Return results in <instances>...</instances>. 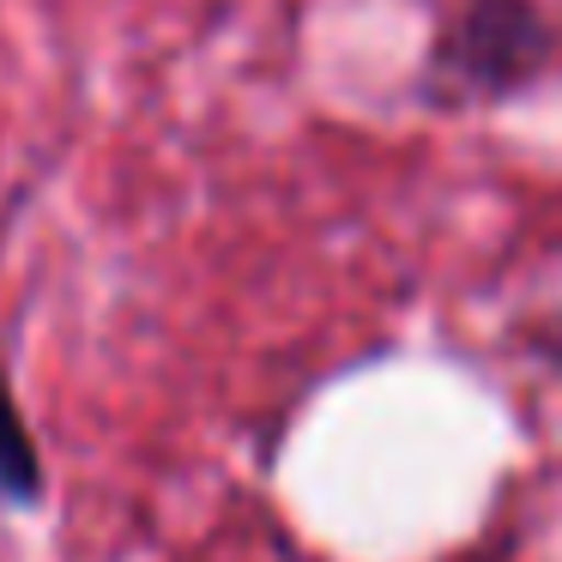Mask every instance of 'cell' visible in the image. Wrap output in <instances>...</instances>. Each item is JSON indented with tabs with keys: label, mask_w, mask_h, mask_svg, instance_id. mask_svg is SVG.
Segmentation results:
<instances>
[{
	"label": "cell",
	"mask_w": 562,
	"mask_h": 562,
	"mask_svg": "<svg viewBox=\"0 0 562 562\" xmlns=\"http://www.w3.org/2000/svg\"><path fill=\"white\" fill-rule=\"evenodd\" d=\"M550 61L557 31L538 0H453L424 49L417 91L429 110H496L532 91Z\"/></svg>",
	"instance_id": "6da1fadb"
},
{
	"label": "cell",
	"mask_w": 562,
	"mask_h": 562,
	"mask_svg": "<svg viewBox=\"0 0 562 562\" xmlns=\"http://www.w3.org/2000/svg\"><path fill=\"white\" fill-rule=\"evenodd\" d=\"M49 496V465H43L37 429L13 393V375L0 369V502L7 508H43Z\"/></svg>",
	"instance_id": "7a4b0ae2"
}]
</instances>
